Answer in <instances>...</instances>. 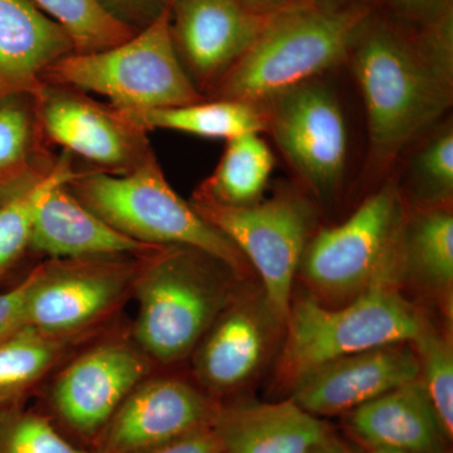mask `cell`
<instances>
[{
  "instance_id": "3",
  "label": "cell",
  "mask_w": 453,
  "mask_h": 453,
  "mask_svg": "<svg viewBox=\"0 0 453 453\" xmlns=\"http://www.w3.org/2000/svg\"><path fill=\"white\" fill-rule=\"evenodd\" d=\"M238 279L219 259L188 246H162L146 258L130 330L160 371L192 356L199 340L235 294Z\"/></svg>"
},
{
  "instance_id": "12",
  "label": "cell",
  "mask_w": 453,
  "mask_h": 453,
  "mask_svg": "<svg viewBox=\"0 0 453 453\" xmlns=\"http://www.w3.org/2000/svg\"><path fill=\"white\" fill-rule=\"evenodd\" d=\"M32 97L50 144L88 168L127 174L155 155L148 133L131 124L120 110L98 103L82 89L43 82Z\"/></svg>"
},
{
  "instance_id": "24",
  "label": "cell",
  "mask_w": 453,
  "mask_h": 453,
  "mask_svg": "<svg viewBox=\"0 0 453 453\" xmlns=\"http://www.w3.org/2000/svg\"><path fill=\"white\" fill-rule=\"evenodd\" d=\"M276 157L261 134L226 140L225 151L210 177L193 193L228 207H247L264 199Z\"/></svg>"
},
{
  "instance_id": "1",
  "label": "cell",
  "mask_w": 453,
  "mask_h": 453,
  "mask_svg": "<svg viewBox=\"0 0 453 453\" xmlns=\"http://www.w3.org/2000/svg\"><path fill=\"white\" fill-rule=\"evenodd\" d=\"M417 35L369 18L349 52L365 104L366 172H389L436 127L453 98L452 7Z\"/></svg>"
},
{
  "instance_id": "8",
  "label": "cell",
  "mask_w": 453,
  "mask_h": 453,
  "mask_svg": "<svg viewBox=\"0 0 453 453\" xmlns=\"http://www.w3.org/2000/svg\"><path fill=\"white\" fill-rule=\"evenodd\" d=\"M149 255L41 259L31 268L29 326L57 335L109 329L134 300Z\"/></svg>"
},
{
  "instance_id": "32",
  "label": "cell",
  "mask_w": 453,
  "mask_h": 453,
  "mask_svg": "<svg viewBox=\"0 0 453 453\" xmlns=\"http://www.w3.org/2000/svg\"><path fill=\"white\" fill-rule=\"evenodd\" d=\"M31 285V270L27 275L0 292V342L20 332L28 325L27 321V296Z\"/></svg>"
},
{
  "instance_id": "11",
  "label": "cell",
  "mask_w": 453,
  "mask_h": 453,
  "mask_svg": "<svg viewBox=\"0 0 453 453\" xmlns=\"http://www.w3.org/2000/svg\"><path fill=\"white\" fill-rule=\"evenodd\" d=\"M267 131L310 193L327 202L347 177L350 138L338 92L321 77L262 104Z\"/></svg>"
},
{
  "instance_id": "17",
  "label": "cell",
  "mask_w": 453,
  "mask_h": 453,
  "mask_svg": "<svg viewBox=\"0 0 453 453\" xmlns=\"http://www.w3.org/2000/svg\"><path fill=\"white\" fill-rule=\"evenodd\" d=\"M74 177V175H73ZM61 179L44 190L32 217V250L37 259L144 256L159 247L138 242L88 210Z\"/></svg>"
},
{
  "instance_id": "35",
  "label": "cell",
  "mask_w": 453,
  "mask_h": 453,
  "mask_svg": "<svg viewBox=\"0 0 453 453\" xmlns=\"http://www.w3.org/2000/svg\"><path fill=\"white\" fill-rule=\"evenodd\" d=\"M243 4L262 16L275 13L290 5L291 0H242Z\"/></svg>"
},
{
  "instance_id": "23",
  "label": "cell",
  "mask_w": 453,
  "mask_h": 453,
  "mask_svg": "<svg viewBox=\"0 0 453 453\" xmlns=\"http://www.w3.org/2000/svg\"><path fill=\"white\" fill-rule=\"evenodd\" d=\"M120 111L131 124L145 133L170 130L201 138L231 140L244 134L267 131L266 115L262 106L241 101L203 100L183 106Z\"/></svg>"
},
{
  "instance_id": "21",
  "label": "cell",
  "mask_w": 453,
  "mask_h": 453,
  "mask_svg": "<svg viewBox=\"0 0 453 453\" xmlns=\"http://www.w3.org/2000/svg\"><path fill=\"white\" fill-rule=\"evenodd\" d=\"M109 329L57 335L27 325L0 342V410L28 404L59 366Z\"/></svg>"
},
{
  "instance_id": "26",
  "label": "cell",
  "mask_w": 453,
  "mask_h": 453,
  "mask_svg": "<svg viewBox=\"0 0 453 453\" xmlns=\"http://www.w3.org/2000/svg\"><path fill=\"white\" fill-rule=\"evenodd\" d=\"M404 266L432 288L447 290L453 281V216L446 205H423L403 226Z\"/></svg>"
},
{
  "instance_id": "29",
  "label": "cell",
  "mask_w": 453,
  "mask_h": 453,
  "mask_svg": "<svg viewBox=\"0 0 453 453\" xmlns=\"http://www.w3.org/2000/svg\"><path fill=\"white\" fill-rule=\"evenodd\" d=\"M417 149L410 165L411 183L423 205H446L453 195V127L443 122Z\"/></svg>"
},
{
  "instance_id": "5",
  "label": "cell",
  "mask_w": 453,
  "mask_h": 453,
  "mask_svg": "<svg viewBox=\"0 0 453 453\" xmlns=\"http://www.w3.org/2000/svg\"><path fill=\"white\" fill-rule=\"evenodd\" d=\"M157 371L122 318L53 372L35 407L76 445L92 449L125 399Z\"/></svg>"
},
{
  "instance_id": "36",
  "label": "cell",
  "mask_w": 453,
  "mask_h": 453,
  "mask_svg": "<svg viewBox=\"0 0 453 453\" xmlns=\"http://www.w3.org/2000/svg\"><path fill=\"white\" fill-rule=\"evenodd\" d=\"M345 2H347V0H323L321 3L326 5H336V7H339V5H347Z\"/></svg>"
},
{
  "instance_id": "19",
  "label": "cell",
  "mask_w": 453,
  "mask_h": 453,
  "mask_svg": "<svg viewBox=\"0 0 453 453\" xmlns=\"http://www.w3.org/2000/svg\"><path fill=\"white\" fill-rule=\"evenodd\" d=\"M73 52L68 33L33 0H0V101L37 94L44 71Z\"/></svg>"
},
{
  "instance_id": "33",
  "label": "cell",
  "mask_w": 453,
  "mask_h": 453,
  "mask_svg": "<svg viewBox=\"0 0 453 453\" xmlns=\"http://www.w3.org/2000/svg\"><path fill=\"white\" fill-rule=\"evenodd\" d=\"M398 16L425 25L452 7L451 0H389Z\"/></svg>"
},
{
  "instance_id": "9",
  "label": "cell",
  "mask_w": 453,
  "mask_h": 453,
  "mask_svg": "<svg viewBox=\"0 0 453 453\" xmlns=\"http://www.w3.org/2000/svg\"><path fill=\"white\" fill-rule=\"evenodd\" d=\"M403 205L387 183L342 225L311 235L301 257L303 276L332 296L362 294L374 283L396 280L403 259Z\"/></svg>"
},
{
  "instance_id": "7",
  "label": "cell",
  "mask_w": 453,
  "mask_h": 453,
  "mask_svg": "<svg viewBox=\"0 0 453 453\" xmlns=\"http://www.w3.org/2000/svg\"><path fill=\"white\" fill-rule=\"evenodd\" d=\"M396 280L374 283L344 308L327 309L312 297L291 303L281 368L294 383L301 375L363 351L412 342L427 324L399 294Z\"/></svg>"
},
{
  "instance_id": "34",
  "label": "cell",
  "mask_w": 453,
  "mask_h": 453,
  "mask_svg": "<svg viewBox=\"0 0 453 453\" xmlns=\"http://www.w3.org/2000/svg\"><path fill=\"white\" fill-rule=\"evenodd\" d=\"M153 453H226L213 428H204Z\"/></svg>"
},
{
  "instance_id": "6",
  "label": "cell",
  "mask_w": 453,
  "mask_h": 453,
  "mask_svg": "<svg viewBox=\"0 0 453 453\" xmlns=\"http://www.w3.org/2000/svg\"><path fill=\"white\" fill-rule=\"evenodd\" d=\"M42 82L94 92L119 110L162 109L207 100L179 61L169 5L151 25L118 46L58 59L42 74Z\"/></svg>"
},
{
  "instance_id": "38",
  "label": "cell",
  "mask_w": 453,
  "mask_h": 453,
  "mask_svg": "<svg viewBox=\"0 0 453 453\" xmlns=\"http://www.w3.org/2000/svg\"><path fill=\"white\" fill-rule=\"evenodd\" d=\"M323 453H347L344 449H342L339 445L332 447V449H326V451Z\"/></svg>"
},
{
  "instance_id": "15",
  "label": "cell",
  "mask_w": 453,
  "mask_h": 453,
  "mask_svg": "<svg viewBox=\"0 0 453 453\" xmlns=\"http://www.w3.org/2000/svg\"><path fill=\"white\" fill-rule=\"evenodd\" d=\"M386 345L333 360L294 381L291 399L314 416L354 411L419 378L413 348Z\"/></svg>"
},
{
  "instance_id": "13",
  "label": "cell",
  "mask_w": 453,
  "mask_h": 453,
  "mask_svg": "<svg viewBox=\"0 0 453 453\" xmlns=\"http://www.w3.org/2000/svg\"><path fill=\"white\" fill-rule=\"evenodd\" d=\"M219 403L195 380L155 372L125 399L92 451L153 453L211 427Z\"/></svg>"
},
{
  "instance_id": "20",
  "label": "cell",
  "mask_w": 453,
  "mask_h": 453,
  "mask_svg": "<svg viewBox=\"0 0 453 453\" xmlns=\"http://www.w3.org/2000/svg\"><path fill=\"white\" fill-rule=\"evenodd\" d=\"M350 427L371 449L443 453L446 437L419 378L354 410Z\"/></svg>"
},
{
  "instance_id": "25",
  "label": "cell",
  "mask_w": 453,
  "mask_h": 453,
  "mask_svg": "<svg viewBox=\"0 0 453 453\" xmlns=\"http://www.w3.org/2000/svg\"><path fill=\"white\" fill-rule=\"evenodd\" d=\"M77 173L76 159L62 151L49 177L17 195L0 198V286L19 282L40 259L32 250V217L47 188Z\"/></svg>"
},
{
  "instance_id": "22",
  "label": "cell",
  "mask_w": 453,
  "mask_h": 453,
  "mask_svg": "<svg viewBox=\"0 0 453 453\" xmlns=\"http://www.w3.org/2000/svg\"><path fill=\"white\" fill-rule=\"evenodd\" d=\"M42 130L31 95L0 101V198L49 177L59 154Z\"/></svg>"
},
{
  "instance_id": "37",
  "label": "cell",
  "mask_w": 453,
  "mask_h": 453,
  "mask_svg": "<svg viewBox=\"0 0 453 453\" xmlns=\"http://www.w3.org/2000/svg\"><path fill=\"white\" fill-rule=\"evenodd\" d=\"M369 453H405L401 451H393V449H371Z\"/></svg>"
},
{
  "instance_id": "28",
  "label": "cell",
  "mask_w": 453,
  "mask_h": 453,
  "mask_svg": "<svg viewBox=\"0 0 453 453\" xmlns=\"http://www.w3.org/2000/svg\"><path fill=\"white\" fill-rule=\"evenodd\" d=\"M419 366V380L442 428L446 440L453 436V351L452 344L440 334L426 326L413 340Z\"/></svg>"
},
{
  "instance_id": "16",
  "label": "cell",
  "mask_w": 453,
  "mask_h": 453,
  "mask_svg": "<svg viewBox=\"0 0 453 453\" xmlns=\"http://www.w3.org/2000/svg\"><path fill=\"white\" fill-rule=\"evenodd\" d=\"M267 318L235 291L189 357L199 388L222 402L251 380L266 357Z\"/></svg>"
},
{
  "instance_id": "18",
  "label": "cell",
  "mask_w": 453,
  "mask_h": 453,
  "mask_svg": "<svg viewBox=\"0 0 453 453\" xmlns=\"http://www.w3.org/2000/svg\"><path fill=\"white\" fill-rule=\"evenodd\" d=\"M226 453H323L339 445L329 428L292 399L220 402L211 425Z\"/></svg>"
},
{
  "instance_id": "4",
  "label": "cell",
  "mask_w": 453,
  "mask_h": 453,
  "mask_svg": "<svg viewBox=\"0 0 453 453\" xmlns=\"http://www.w3.org/2000/svg\"><path fill=\"white\" fill-rule=\"evenodd\" d=\"M67 188L88 210L131 240L192 247L219 259L237 277L249 270L240 250L170 187L157 155L121 175L79 166Z\"/></svg>"
},
{
  "instance_id": "10",
  "label": "cell",
  "mask_w": 453,
  "mask_h": 453,
  "mask_svg": "<svg viewBox=\"0 0 453 453\" xmlns=\"http://www.w3.org/2000/svg\"><path fill=\"white\" fill-rule=\"evenodd\" d=\"M189 203L256 268L264 283L268 315L285 324L292 285L314 226L310 203L288 190L247 207H228L196 196Z\"/></svg>"
},
{
  "instance_id": "31",
  "label": "cell",
  "mask_w": 453,
  "mask_h": 453,
  "mask_svg": "<svg viewBox=\"0 0 453 453\" xmlns=\"http://www.w3.org/2000/svg\"><path fill=\"white\" fill-rule=\"evenodd\" d=\"M107 13L133 31L154 22L168 8L169 0H97Z\"/></svg>"
},
{
  "instance_id": "14",
  "label": "cell",
  "mask_w": 453,
  "mask_h": 453,
  "mask_svg": "<svg viewBox=\"0 0 453 453\" xmlns=\"http://www.w3.org/2000/svg\"><path fill=\"white\" fill-rule=\"evenodd\" d=\"M173 43L190 81L205 98L249 50L268 16L242 0H169Z\"/></svg>"
},
{
  "instance_id": "27",
  "label": "cell",
  "mask_w": 453,
  "mask_h": 453,
  "mask_svg": "<svg viewBox=\"0 0 453 453\" xmlns=\"http://www.w3.org/2000/svg\"><path fill=\"white\" fill-rule=\"evenodd\" d=\"M70 35L74 52H95L111 49L129 40L135 31L98 4L97 0H33Z\"/></svg>"
},
{
  "instance_id": "2",
  "label": "cell",
  "mask_w": 453,
  "mask_h": 453,
  "mask_svg": "<svg viewBox=\"0 0 453 453\" xmlns=\"http://www.w3.org/2000/svg\"><path fill=\"white\" fill-rule=\"evenodd\" d=\"M368 5L290 4L268 16L252 46L211 89L207 100L262 105L324 76L348 59Z\"/></svg>"
},
{
  "instance_id": "30",
  "label": "cell",
  "mask_w": 453,
  "mask_h": 453,
  "mask_svg": "<svg viewBox=\"0 0 453 453\" xmlns=\"http://www.w3.org/2000/svg\"><path fill=\"white\" fill-rule=\"evenodd\" d=\"M0 453H96L65 436L38 408L0 410Z\"/></svg>"
}]
</instances>
